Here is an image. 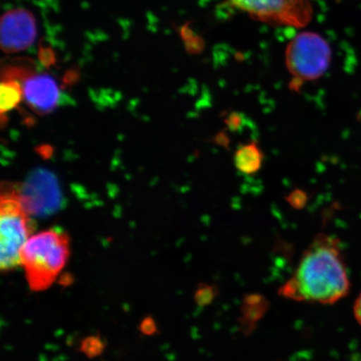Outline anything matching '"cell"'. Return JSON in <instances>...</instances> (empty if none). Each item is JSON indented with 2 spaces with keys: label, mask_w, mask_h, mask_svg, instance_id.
Wrapping results in <instances>:
<instances>
[{
  "label": "cell",
  "mask_w": 361,
  "mask_h": 361,
  "mask_svg": "<svg viewBox=\"0 0 361 361\" xmlns=\"http://www.w3.org/2000/svg\"><path fill=\"white\" fill-rule=\"evenodd\" d=\"M350 279L340 239L319 233L306 248L295 273L279 295L305 303L334 305L350 291Z\"/></svg>",
  "instance_id": "6da1fadb"
},
{
  "label": "cell",
  "mask_w": 361,
  "mask_h": 361,
  "mask_svg": "<svg viewBox=\"0 0 361 361\" xmlns=\"http://www.w3.org/2000/svg\"><path fill=\"white\" fill-rule=\"evenodd\" d=\"M70 256V238L60 229H49L31 236L20 252L31 290H47L64 269Z\"/></svg>",
  "instance_id": "7a4b0ae2"
},
{
  "label": "cell",
  "mask_w": 361,
  "mask_h": 361,
  "mask_svg": "<svg viewBox=\"0 0 361 361\" xmlns=\"http://www.w3.org/2000/svg\"><path fill=\"white\" fill-rule=\"evenodd\" d=\"M23 205L20 183L4 182L0 200V269L10 273L21 266L20 252L33 224Z\"/></svg>",
  "instance_id": "3957f363"
},
{
  "label": "cell",
  "mask_w": 361,
  "mask_h": 361,
  "mask_svg": "<svg viewBox=\"0 0 361 361\" xmlns=\"http://www.w3.org/2000/svg\"><path fill=\"white\" fill-rule=\"evenodd\" d=\"M331 49L317 33L302 32L288 43L286 63L293 76L291 88L297 90L305 81L318 80L326 73L331 61Z\"/></svg>",
  "instance_id": "277c9868"
},
{
  "label": "cell",
  "mask_w": 361,
  "mask_h": 361,
  "mask_svg": "<svg viewBox=\"0 0 361 361\" xmlns=\"http://www.w3.org/2000/svg\"><path fill=\"white\" fill-rule=\"evenodd\" d=\"M228 4L252 20L295 28L308 25L314 13L310 0H228Z\"/></svg>",
  "instance_id": "5b68a950"
},
{
  "label": "cell",
  "mask_w": 361,
  "mask_h": 361,
  "mask_svg": "<svg viewBox=\"0 0 361 361\" xmlns=\"http://www.w3.org/2000/svg\"><path fill=\"white\" fill-rule=\"evenodd\" d=\"M23 205L27 213L47 214L58 207L61 191L58 180L51 171L38 169L31 173L24 183L20 184Z\"/></svg>",
  "instance_id": "8992f818"
},
{
  "label": "cell",
  "mask_w": 361,
  "mask_h": 361,
  "mask_svg": "<svg viewBox=\"0 0 361 361\" xmlns=\"http://www.w3.org/2000/svg\"><path fill=\"white\" fill-rule=\"evenodd\" d=\"M36 36L37 24L30 11L16 8L4 13L0 25V42L4 53L25 51L33 44Z\"/></svg>",
  "instance_id": "52a82bcc"
},
{
  "label": "cell",
  "mask_w": 361,
  "mask_h": 361,
  "mask_svg": "<svg viewBox=\"0 0 361 361\" xmlns=\"http://www.w3.org/2000/svg\"><path fill=\"white\" fill-rule=\"evenodd\" d=\"M27 105L36 114L47 115L59 105L61 92L55 79L47 74L34 75L23 82Z\"/></svg>",
  "instance_id": "ba28073f"
},
{
  "label": "cell",
  "mask_w": 361,
  "mask_h": 361,
  "mask_svg": "<svg viewBox=\"0 0 361 361\" xmlns=\"http://www.w3.org/2000/svg\"><path fill=\"white\" fill-rule=\"evenodd\" d=\"M269 309V302L263 295L252 293L247 295L241 306L240 327L245 334H250L257 324L264 317Z\"/></svg>",
  "instance_id": "9c48e42d"
},
{
  "label": "cell",
  "mask_w": 361,
  "mask_h": 361,
  "mask_svg": "<svg viewBox=\"0 0 361 361\" xmlns=\"http://www.w3.org/2000/svg\"><path fill=\"white\" fill-rule=\"evenodd\" d=\"M264 152L256 142L245 144L234 154V165L241 173L252 175L263 166Z\"/></svg>",
  "instance_id": "30bf717a"
},
{
  "label": "cell",
  "mask_w": 361,
  "mask_h": 361,
  "mask_svg": "<svg viewBox=\"0 0 361 361\" xmlns=\"http://www.w3.org/2000/svg\"><path fill=\"white\" fill-rule=\"evenodd\" d=\"M35 74V64L28 58L8 59L3 61L1 67L2 81H18L20 83Z\"/></svg>",
  "instance_id": "8fae6325"
},
{
  "label": "cell",
  "mask_w": 361,
  "mask_h": 361,
  "mask_svg": "<svg viewBox=\"0 0 361 361\" xmlns=\"http://www.w3.org/2000/svg\"><path fill=\"white\" fill-rule=\"evenodd\" d=\"M0 90V113L6 114L19 106L24 97V92L18 81H2Z\"/></svg>",
  "instance_id": "7c38bea8"
},
{
  "label": "cell",
  "mask_w": 361,
  "mask_h": 361,
  "mask_svg": "<svg viewBox=\"0 0 361 361\" xmlns=\"http://www.w3.org/2000/svg\"><path fill=\"white\" fill-rule=\"evenodd\" d=\"M218 295V288L211 284L201 283L194 293V301L198 306H209L213 303Z\"/></svg>",
  "instance_id": "4fadbf2b"
},
{
  "label": "cell",
  "mask_w": 361,
  "mask_h": 361,
  "mask_svg": "<svg viewBox=\"0 0 361 361\" xmlns=\"http://www.w3.org/2000/svg\"><path fill=\"white\" fill-rule=\"evenodd\" d=\"M180 36L185 42L188 51L191 54L200 52L202 47V39L194 35L192 30L188 25H184L180 28Z\"/></svg>",
  "instance_id": "5bb4252c"
},
{
  "label": "cell",
  "mask_w": 361,
  "mask_h": 361,
  "mask_svg": "<svg viewBox=\"0 0 361 361\" xmlns=\"http://www.w3.org/2000/svg\"><path fill=\"white\" fill-rule=\"evenodd\" d=\"M80 350L88 357H96V356L102 354L104 350V345L100 338L90 336L83 341Z\"/></svg>",
  "instance_id": "9a60e30c"
},
{
  "label": "cell",
  "mask_w": 361,
  "mask_h": 361,
  "mask_svg": "<svg viewBox=\"0 0 361 361\" xmlns=\"http://www.w3.org/2000/svg\"><path fill=\"white\" fill-rule=\"evenodd\" d=\"M286 201L293 209L300 210L304 209L308 202V194L302 189L297 188L288 194Z\"/></svg>",
  "instance_id": "2e32d148"
},
{
  "label": "cell",
  "mask_w": 361,
  "mask_h": 361,
  "mask_svg": "<svg viewBox=\"0 0 361 361\" xmlns=\"http://www.w3.org/2000/svg\"><path fill=\"white\" fill-rule=\"evenodd\" d=\"M39 60L45 68H51L56 65V56L51 47L40 44L38 53Z\"/></svg>",
  "instance_id": "e0dca14e"
},
{
  "label": "cell",
  "mask_w": 361,
  "mask_h": 361,
  "mask_svg": "<svg viewBox=\"0 0 361 361\" xmlns=\"http://www.w3.org/2000/svg\"><path fill=\"white\" fill-rule=\"evenodd\" d=\"M80 78V71L78 69H71L66 71L63 78V88H69L78 82Z\"/></svg>",
  "instance_id": "ac0fdd59"
},
{
  "label": "cell",
  "mask_w": 361,
  "mask_h": 361,
  "mask_svg": "<svg viewBox=\"0 0 361 361\" xmlns=\"http://www.w3.org/2000/svg\"><path fill=\"white\" fill-rule=\"evenodd\" d=\"M141 331L144 335L147 336H152L153 334H155L157 331V326L154 320L151 318L144 319L141 324Z\"/></svg>",
  "instance_id": "d6986e66"
},
{
  "label": "cell",
  "mask_w": 361,
  "mask_h": 361,
  "mask_svg": "<svg viewBox=\"0 0 361 361\" xmlns=\"http://www.w3.org/2000/svg\"><path fill=\"white\" fill-rule=\"evenodd\" d=\"M36 152L38 154L44 158V159H49L53 155V147L51 146L47 145V144H44V145H42L35 149Z\"/></svg>",
  "instance_id": "ffe728a7"
},
{
  "label": "cell",
  "mask_w": 361,
  "mask_h": 361,
  "mask_svg": "<svg viewBox=\"0 0 361 361\" xmlns=\"http://www.w3.org/2000/svg\"><path fill=\"white\" fill-rule=\"evenodd\" d=\"M354 316L356 322H357L361 326V293L355 302Z\"/></svg>",
  "instance_id": "44dd1931"
}]
</instances>
